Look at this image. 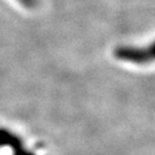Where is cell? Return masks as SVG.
Returning a JSON list of instances; mask_svg holds the SVG:
<instances>
[{
	"label": "cell",
	"mask_w": 155,
	"mask_h": 155,
	"mask_svg": "<svg viewBox=\"0 0 155 155\" xmlns=\"http://www.w3.org/2000/svg\"><path fill=\"white\" fill-rule=\"evenodd\" d=\"M114 55L117 60L136 64H146L155 62V41L145 47L120 46L114 51Z\"/></svg>",
	"instance_id": "1"
},
{
	"label": "cell",
	"mask_w": 155,
	"mask_h": 155,
	"mask_svg": "<svg viewBox=\"0 0 155 155\" xmlns=\"http://www.w3.org/2000/svg\"><path fill=\"white\" fill-rule=\"evenodd\" d=\"M0 146L11 147L13 155H35L32 152L25 148L20 137L4 127L0 129Z\"/></svg>",
	"instance_id": "2"
},
{
	"label": "cell",
	"mask_w": 155,
	"mask_h": 155,
	"mask_svg": "<svg viewBox=\"0 0 155 155\" xmlns=\"http://www.w3.org/2000/svg\"><path fill=\"white\" fill-rule=\"evenodd\" d=\"M20 2L25 7H33L36 4V0H20Z\"/></svg>",
	"instance_id": "3"
}]
</instances>
